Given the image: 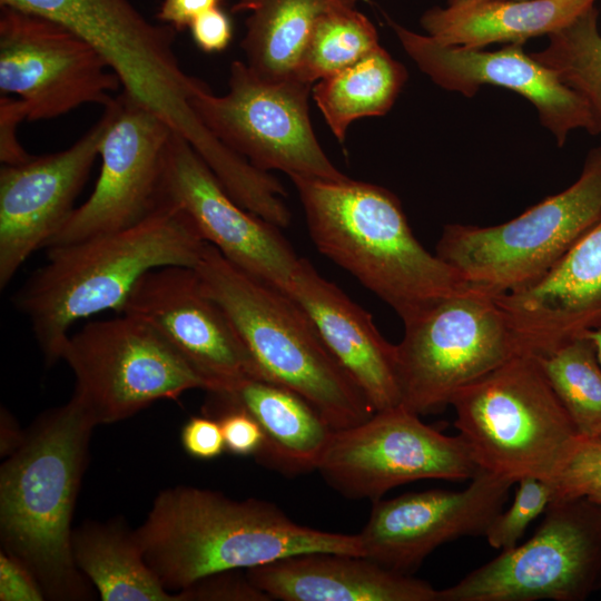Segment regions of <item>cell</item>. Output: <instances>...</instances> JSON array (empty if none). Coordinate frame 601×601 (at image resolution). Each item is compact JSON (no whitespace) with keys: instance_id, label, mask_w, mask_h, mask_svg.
I'll return each mask as SVG.
<instances>
[{"instance_id":"cell-1","label":"cell","mask_w":601,"mask_h":601,"mask_svg":"<svg viewBox=\"0 0 601 601\" xmlns=\"http://www.w3.org/2000/svg\"><path fill=\"white\" fill-rule=\"evenodd\" d=\"M207 243L177 206L159 203L127 228L47 247V259L12 303L29 322L47 365L61 361L71 326L121 312L138 280L165 266L195 267Z\"/></svg>"},{"instance_id":"cell-2","label":"cell","mask_w":601,"mask_h":601,"mask_svg":"<svg viewBox=\"0 0 601 601\" xmlns=\"http://www.w3.org/2000/svg\"><path fill=\"white\" fill-rule=\"evenodd\" d=\"M134 532L146 563L170 592L214 573L248 570L300 553L363 556L358 534L313 529L294 522L270 502L237 501L195 486L159 493Z\"/></svg>"},{"instance_id":"cell-3","label":"cell","mask_w":601,"mask_h":601,"mask_svg":"<svg viewBox=\"0 0 601 601\" xmlns=\"http://www.w3.org/2000/svg\"><path fill=\"white\" fill-rule=\"evenodd\" d=\"M289 178L316 248L392 307L403 324L472 287L421 245L388 189L349 178Z\"/></svg>"},{"instance_id":"cell-4","label":"cell","mask_w":601,"mask_h":601,"mask_svg":"<svg viewBox=\"0 0 601 601\" xmlns=\"http://www.w3.org/2000/svg\"><path fill=\"white\" fill-rule=\"evenodd\" d=\"M96 426L72 396L43 413L0 470L4 551L53 600H86L89 584L72 554L71 518Z\"/></svg>"},{"instance_id":"cell-5","label":"cell","mask_w":601,"mask_h":601,"mask_svg":"<svg viewBox=\"0 0 601 601\" xmlns=\"http://www.w3.org/2000/svg\"><path fill=\"white\" fill-rule=\"evenodd\" d=\"M194 268L266 380L305 398L333 431L355 426L375 413L288 294L242 270L208 243Z\"/></svg>"},{"instance_id":"cell-6","label":"cell","mask_w":601,"mask_h":601,"mask_svg":"<svg viewBox=\"0 0 601 601\" xmlns=\"http://www.w3.org/2000/svg\"><path fill=\"white\" fill-rule=\"evenodd\" d=\"M450 405L480 469L514 483L551 482L581 435L526 351L461 388Z\"/></svg>"},{"instance_id":"cell-7","label":"cell","mask_w":601,"mask_h":601,"mask_svg":"<svg viewBox=\"0 0 601 601\" xmlns=\"http://www.w3.org/2000/svg\"><path fill=\"white\" fill-rule=\"evenodd\" d=\"M601 217V146L579 178L518 217L495 226L449 224L436 255L473 287L503 294L543 276Z\"/></svg>"},{"instance_id":"cell-8","label":"cell","mask_w":601,"mask_h":601,"mask_svg":"<svg viewBox=\"0 0 601 601\" xmlns=\"http://www.w3.org/2000/svg\"><path fill=\"white\" fill-rule=\"evenodd\" d=\"M525 352L494 294L480 288L446 297L407 323L396 345L401 405L439 412L466 385Z\"/></svg>"},{"instance_id":"cell-9","label":"cell","mask_w":601,"mask_h":601,"mask_svg":"<svg viewBox=\"0 0 601 601\" xmlns=\"http://www.w3.org/2000/svg\"><path fill=\"white\" fill-rule=\"evenodd\" d=\"M600 588L601 505L579 497L551 501L532 538L440 590V601H583Z\"/></svg>"},{"instance_id":"cell-10","label":"cell","mask_w":601,"mask_h":601,"mask_svg":"<svg viewBox=\"0 0 601 601\" xmlns=\"http://www.w3.org/2000/svg\"><path fill=\"white\" fill-rule=\"evenodd\" d=\"M61 359L76 378L73 395L96 425L122 421L159 400L206 390L200 376L140 319L92 321L70 334Z\"/></svg>"},{"instance_id":"cell-11","label":"cell","mask_w":601,"mask_h":601,"mask_svg":"<svg viewBox=\"0 0 601 601\" xmlns=\"http://www.w3.org/2000/svg\"><path fill=\"white\" fill-rule=\"evenodd\" d=\"M312 85L298 79L272 81L247 63L230 65L228 92H198L191 106L209 131L263 171L280 170L325 180L348 177L328 159L314 134L308 96Z\"/></svg>"},{"instance_id":"cell-12","label":"cell","mask_w":601,"mask_h":601,"mask_svg":"<svg viewBox=\"0 0 601 601\" xmlns=\"http://www.w3.org/2000/svg\"><path fill=\"white\" fill-rule=\"evenodd\" d=\"M481 471L459 434L441 433L403 405L333 431L317 467L343 496L372 502L402 484L471 480Z\"/></svg>"},{"instance_id":"cell-13","label":"cell","mask_w":601,"mask_h":601,"mask_svg":"<svg viewBox=\"0 0 601 601\" xmlns=\"http://www.w3.org/2000/svg\"><path fill=\"white\" fill-rule=\"evenodd\" d=\"M97 50L65 26L0 6V92L17 95L28 120L86 104L108 105L121 86Z\"/></svg>"},{"instance_id":"cell-14","label":"cell","mask_w":601,"mask_h":601,"mask_svg":"<svg viewBox=\"0 0 601 601\" xmlns=\"http://www.w3.org/2000/svg\"><path fill=\"white\" fill-rule=\"evenodd\" d=\"M120 313L158 333L200 376L208 393L228 392L248 380H266L194 267L165 266L147 272Z\"/></svg>"},{"instance_id":"cell-15","label":"cell","mask_w":601,"mask_h":601,"mask_svg":"<svg viewBox=\"0 0 601 601\" xmlns=\"http://www.w3.org/2000/svg\"><path fill=\"white\" fill-rule=\"evenodd\" d=\"M159 203L179 207L201 238L231 264L285 290L300 257L279 227L236 203L190 144L174 131L164 156Z\"/></svg>"},{"instance_id":"cell-16","label":"cell","mask_w":601,"mask_h":601,"mask_svg":"<svg viewBox=\"0 0 601 601\" xmlns=\"http://www.w3.org/2000/svg\"><path fill=\"white\" fill-rule=\"evenodd\" d=\"M386 20L404 51L436 86L467 98L484 86L509 89L535 108L540 124L559 147L574 130L595 135L587 101L553 69L528 53L524 45H504L492 51L447 46Z\"/></svg>"},{"instance_id":"cell-17","label":"cell","mask_w":601,"mask_h":601,"mask_svg":"<svg viewBox=\"0 0 601 601\" xmlns=\"http://www.w3.org/2000/svg\"><path fill=\"white\" fill-rule=\"evenodd\" d=\"M171 128L124 91L99 147L101 166L88 199L47 247L116 231L144 219L158 205V187ZM46 247V248H47Z\"/></svg>"},{"instance_id":"cell-18","label":"cell","mask_w":601,"mask_h":601,"mask_svg":"<svg viewBox=\"0 0 601 601\" xmlns=\"http://www.w3.org/2000/svg\"><path fill=\"white\" fill-rule=\"evenodd\" d=\"M513 481L479 472L462 491L432 489L376 500L358 533L363 556L412 574L436 548L484 535L503 510Z\"/></svg>"},{"instance_id":"cell-19","label":"cell","mask_w":601,"mask_h":601,"mask_svg":"<svg viewBox=\"0 0 601 601\" xmlns=\"http://www.w3.org/2000/svg\"><path fill=\"white\" fill-rule=\"evenodd\" d=\"M114 99L104 106L102 116L90 130L68 149L1 166V289L36 250L47 247L76 209L75 200L99 156L111 120Z\"/></svg>"},{"instance_id":"cell-20","label":"cell","mask_w":601,"mask_h":601,"mask_svg":"<svg viewBox=\"0 0 601 601\" xmlns=\"http://www.w3.org/2000/svg\"><path fill=\"white\" fill-rule=\"evenodd\" d=\"M494 296L533 354L600 325L601 217L539 279Z\"/></svg>"},{"instance_id":"cell-21","label":"cell","mask_w":601,"mask_h":601,"mask_svg":"<svg viewBox=\"0 0 601 601\" xmlns=\"http://www.w3.org/2000/svg\"><path fill=\"white\" fill-rule=\"evenodd\" d=\"M284 292L305 311L375 412L401 405L396 345L382 336L370 313L302 257Z\"/></svg>"},{"instance_id":"cell-22","label":"cell","mask_w":601,"mask_h":601,"mask_svg":"<svg viewBox=\"0 0 601 601\" xmlns=\"http://www.w3.org/2000/svg\"><path fill=\"white\" fill-rule=\"evenodd\" d=\"M246 575L272 600L440 601V590L428 582L345 553L289 555L250 568Z\"/></svg>"},{"instance_id":"cell-23","label":"cell","mask_w":601,"mask_h":601,"mask_svg":"<svg viewBox=\"0 0 601 601\" xmlns=\"http://www.w3.org/2000/svg\"><path fill=\"white\" fill-rule=\"evenodd\" d=\"M209 395V402L240 407L255 418L264 436L258 462L288 476L317 471L333 430L300 395L264 378Z\"/></svg>"},{"instance_id":"cell-24","label":"cell","mask_w":601,"mask_h":601,"mask_svg":"<svg viewBox=\"0 0 601 601\" xmlns=\"http://www.w3.org/2000/svg\"><path fill=\"white\" fill-rule=\"evenodd\" d=\"M598 0H467L426 10L425 35L447 45L484 49L550 36L594 7Z\"/></svg>"},{"instance_id":"cell-25","label":"cell","mask_w":601,"mask_h":601,"mask_svg":"<svg viewBox=\"0 0 601 601\" xmlns=\"http://www.w3.org/2000/svg\"><path fill=\"white\" fill-rule=\"evenodd\" d=\"M342 3L345 2L238 0L231 12H249L242 40L247 66L267 80L297 79V70L316 21Z\"/></svg>"},{"instance_id":"cell-26","label":"cell","mask_w":601,"mask_h":601,"mask_svg":"<svg viewBox=\"0 0 601 601\" xmlns=\"http://www.w3.org/2000/svg\"><path fill=\"white\" fill-rule=\"evenodd\" d=\"M78 569L104 601H177L146 563L134 531L120 523H89L72 531Z\"/></svg>"},{"instance_id":"cell-27","label":"cell","mask_w":601,"mask_h":601,"mask_svg":"<svg viewBox=\"0 0 601 601\" xmlns=\"http://www.w3.org/2000/svg\"><path fill=\"white\" fill-rule=\"evenodd\" d=\"M407 80L404 65L382 46L312 87L313 99L341 142L348 126L363 117L383 116Z\"/></svg>"},{"instance_id":"cell-28","label":"cell","mask_w":601,"mask_h":601,"mask_svg":"<svg viewBox=\"0 0 601 601\" xmlns=\"http://www.w3.org/2000/svg\"><path fill=\"white\" fill-rule=\"evenodd\" d=\"M533 355L580 434L593 435L601 427V364L592 339L584 332Z\"/></svg>"},{"instance_id":"cell-29","label":"cell","mask_w":601,"mask_h":601,"mask_svg":"<svg viewBox=\"0 0 601 601\" xmlns=\"http://www.w3.org/2000/svg\"><path fill=\"white\" fill-rule=\"evenodd\" d=\"M548 45L531 52L588 104L601 135V31L599 11L592 7L562 29L548 36Z\"/></svg>"},{"instance_id":"cell-30","label":"cell","mask_w":601,"mask_h":601,"mask_svg":"<svg viewBox=\"0 0 601 601\" xmlns=\"http://www.w3.org/2000/svg\"><path fill=\"white\" fill-rule=\"evenodd\" d=\"M378 46L373 23L353 6L342 3L316 21L296 77L313 85L349 67Z\"/></svg>"},{"instance_id":"cell-31","label":"cell","mask_w":601,"mask_h":601,"mask_svg":"<svg viewBox=\"0 0 601 601\" xmlns=\"http://www.w3.org/2000/svg\"><path fill=\"white\" fill-rule=\"evenodd\" d=\"M516 484L512 504L493 519L484 534L492 548L502 551L518 545L526 528L545 511L553 496L552 485L548 481L525 476Z\"/></svg>"},{"instance_id":"cell-32","label":"cell","mask_w":601,"mask_h":601,"mask_svg":"<svg viewBox=\"0 0 601 601\" xmlns=\"http://www.w3.org/2000/svg\"><path fill=\"white\" fill-rule=\"evenodd\" d=\"M550 483L551 501L587 497L601 490V436L581 434Z\"/></svg>"},{"instance_id":"cell-33","label":"cell","mask_w":601,"mask_h":601,"mask_svg":"<svg viewBox=\"0 0 601 601\" xmlns=\"http://www.w3.org/2000/svg\"><path fill=\"white\" fill-rule=\"evenodd\" d=\"M223 571L205 577L176 593L177 601H272L247 575Z\"/></svg>"},{"instance_id":"cell-34","label":"cell","mask_w":601,"mask_h":601,"mask_svg":"<svg viewBox=\"0 0 601 601\" xmlns=\"http://www.w3.org/2000/svg\"><path fill=\"white\" fill-rule=\"evenodd\" d=\"M206 415L218 420L225 447L234 455L256 456L264 436L255 418L240 407L208 402Z\"/></svg>"},{"instance_id":"cell-35","label":"cell","mask_w":601,"mask_h":601,"mask_svg":"<svg viewBox=\"0 0 601 601\" xmlns=\"http://www.w3.org/2000/svg\"><path fill=\"white\" fill-rule=\"evenodd\" d=\"M45 592L32 572L16 556L0 553V600L41 601Z\"/></svg>"},{"instance_id":"cell-36","label":"cell","mask_w":601,"mask_h":601,"mask_svg":"<svg viewBox=\"0 0 601 601\" xmlns=\"http://www.w3.org/2000/svg\"><path fill=\"white\" fill-rule=\"evenodd\" d=\"M181 444L190 456L200 460L215 459L226 449L218 420L208 415L189 418L181 430Z\"/></svg>"},{"instance_id":"cell-37","label":"cell","mask_w":601,"mask_h":601,"mask_svg":"<svg viewBox=\"0 0 601 601\" xmlns=\"http://www.w3.org/2000/svg\"><path fill=\"white\" fill-rule=\"evenodd\" d=\"M27 119V109L21 99L0 95V160L2 165H17L28 160L29 155L17 139L19 122Z\"/></svg>"},{"instance_id":"cell-38","label":"cell","mask_w":601,"mask_h":601,"mask_svg":"<svg viewBox=\"0 0 601 601\" xmlns=\"http://www.w3.org/2000/svg\"><path fill=\"white\" fill-rule=\"evenodd\" d=\"M188 28L196 46L207 53L225 50L233 38L230 18L219 7L196 17Z\"/></svg>"},{"instance_id":"cell-39","label":"cell","mask_w":601,"mask_h":601,"mask_svg":"<svg viewBox=\"0 0 601 601\" xmlns=\"http://www.w3.org/2000/svg\"><path fill=\"white\" fill-rule=\"evenodd\" d=\"M221 0H162L157 18L181 31L199 14L219 7Z\"/></svg>"},{"instance_id":"cell-40","label":"cell","mask_w":601,"mask_h":601,"mask_svg":"<svg viewBox=\"0 0 601 601\" xmlns=\"http://www.w3.org/2000/svg\"><path fill=\"white\" fill-rule=\"evenodd\" d=\"M585 334L594 343L595 348H597V353H598V357H599V362L601 364V324L593 327V328H591V329L585 331Z\"/></svg>"},{"instance_id":"cell-41","label":"cell","mask_w":601,"mask_h":601,"mask_svg":"<svg viewBox=\"0 0 601 601\" xmlns=\"http://www.w3.org/2000/svg\"><path fill=\"white\" fill-rule=\"evenodd\" d=\"M590 500H592L593 502L598 503L599 505H601V490L597 491V492H593L592 494H590L589 496Z\"/></svg>"},{"instance_id":"cell-42","label":"cell","mask_w":601,"mask_h":601,"mask_svg":"<svg viewBox=\"0 0 601 601\" xmlns=\"http://www.w3.org/2000/svg\"><path fill=\"white\" fill-rule=\"evenodd\" d=\"M342 1L345 2V3H347V4H349V6H353V7H354V4H355V2H356L357 0H342Z\"/></svg>"},{"instance_id":"cell-43","label":"cell","mask_w":601,"mask_h":601,"mask_svg":"<svg viewBox=\"0 0 601 601\" xmlns=\"http://www.w3.org/2000/svg\"><path fill=\"white\" fill-rule=\"evenodd\" d=\"M462 1H467V0H447V3H455V2H462Z\"/></svg>"},{"instance_id":"cell-44","label":"cell","mask_w":601,"mask_h":601,"mask_svg":"<svg viewBox=\"0 0 601 601\" xmlns=\"http://www.w3.org/2000/svg\"><path fill=\"white\" fill-rule=\"evenodd\" d=\"M593 435H599V436H601V427H600Z\"/></svg>"}]
</instances>
